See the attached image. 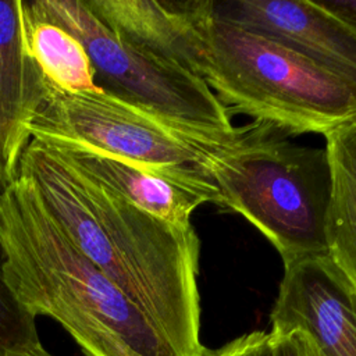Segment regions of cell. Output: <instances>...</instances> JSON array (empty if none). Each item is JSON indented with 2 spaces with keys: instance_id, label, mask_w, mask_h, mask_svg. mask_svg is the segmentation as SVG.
<instances>
[{
  "instance_id": "obj_1",
  "label": "cell",
  "mask_w": 356,
  "mask_h": 356,
  "mask_svg": "<svg viewBox=\"0 0 356 356\" xmlns=\"http://www.w3.org/2000/svg\"><path fill=\"white\" fill-rule=\"evenodd\" d=\"M76 248L147 317L178 356H202L200 241L138 209L31 139L19 160Z\"/></svg>"
},
{
  "instance_id": "obj_2",
  "label": "cell",
  "mask_w": 356,
  "mask_h": 356,
  "mask_svg": "<svg viewBox=\"0 0 356 356\" xmlns=\"http://www.w3.org/2000/svg\"><path fill=\"white\" fill-rule=\"evenodd\" d=\"M0 249L4 281L19 305L58 323L85 356H178L76 248L28 177L0 195Z\"/></svg>"
},
{
  "instance_id": "obj_3",
  "label": "cell",
  "mask_w": 356,
  "mask_h": 356,
  "mask_svg": "<svg viewBox=\"0 0 356 356\" xmlns=\"http://www.w3.org/2000/svg\"><path fill=\"white\" fill-rule=\"evenodd\" d=\"M277 131L257 121L243 125L199 168L217 188V206L254 225L284 264L327 256L331 175L325 149L293 145Z\"/></svg>"
},
{
  "instance_id": "obj_4",
  "label": "cell",
  "mask_w": 356,
  "mask_h": 356,
  "mask_svg": "<svg viewBox=\"0 0 356 356\" xmlns=\"http://www.w3.org/2000/svg\"><path fill=\"white\" fill-rule=\"evenodd\" d=\"M199 78L229 113L250 115L282 132L325 135L356 120V85L214 14L206 29Z\"/></svg>"
},
{
  "instance_id": "obj_5",
  "label": "cell",
  "mask_w": 356,
  "mask_h": 356,
  "mask_svg": "<svg viewBox=\"0 0 356 356\" xmlns=\"http://www.w3.org/2000/svg\"><path fill=\"white\" fill-rule=\"evenodd\" d=\"M28 4L36 19L56 24L81 40L103 92L192 132L227 136L236 131L228 108L200 78L122 42L85 0Z\"/></svg>"
},
{
  "instance_id": "obj_6",
  "label": "cell",
  "mask_w": 356,
  "mask_h": 356,
  "mask_svg": "<svg viewBox=\"0 0 356 356\" xmlns=\"http://www.w3.org/2000/svg\"><path fill=\"white\" fill-rule=\"evenodd\" d=\"M239 132L241 127L227 136L192 132L103 90L56 89L29 127L31 138L50 147L92 152L149 170L200 167Z\"/></svg>"
},
{
  "instance_id": "obj_7",
  "label": "cell",
  "mask_w": 356,
  "mask_h": 356,
  "mask_svg": "<svg viewBox=\"0 0 356 356\" xmlns=\"http://www.w3.org/2000/svg\"><path fill=\"white\" fill-rule=\"evenodd\" d=\"M270 332L299 331L320 356H356V289L330 256L284 264Z\"/></svg>"
},
{
  "instance_id": "obj_8",
  "label": "cell",
  "mask_w": 356,
  "mask_h": 356,
  "mask_svg": "<svg viewBox=\"0 0 356 356\" xmlns=\"http://www.w3.org/2000/svg\"><path fill=\"white\" fill-rule=\"evenodd\" d=\"M214 15L270 38L356 85V28L317 0H221Z\"/></svg>"
},
{
  "instance_id": "obj_9",
  "label": "cell",
  "mask_w": 356,
  "mask_h": 356,
  "mask_svg": "<svg viewBox=\"0 0 356 356\" xmlns=\"http://www.w3.org/2000/svg\"><path fill=\"white\" fill-rule=\"evenodd\" d=\"M122 42L199 78L211 0H85Z\"/></svg>"
},
{
  "instance_id": "obj_10",
  "label": "cell",
  "mask_w": 356,
  "mask_h": 356,
  "mask_svg": "<svg viewBox=\"0 0 356 356\" xmlns=\"http://www.w3.org/2000/svg\"><path fill=\"white\" fill-rule=\"evenodd\" d=\"M28 0H0V185L19 175L21 156L31 142L29 127L53 90L28 42Z\"/></svg>"
},
{
  "instance_id": "obj_11",
  "label": "cell",
  "mask_w": 356,
  "mask_h": 356,
  "mask_svg": "<svg viewBox=\"0 0 356 356\" xmlns=\"http://www.w3.org/2000/svg\"><path fill=\"white\" fill-rule=\"evenodd\" d=\"M60 152L96 182L174 227L191 228L200 204H217V188L199 167L149 170L92 152Z\"/></svg>"
},
{
  "instance_id": "obj_12",
  "label": "cell",
  "mask_w": 356,
  "mask_h": 356,
  "mask_svg": "<svg viewBox=\"0 0 356 356\" xmlns=\"http://www.w3.org/2000/svg\"><path fill=\"white\" fill-rule=\"evenodd\" d=\"M324 138L331 175L325 220L328 256L356 289V120Z\"/></svg>"
},
{
  "instance_id": "obj_13",
  "label": "cell",
  "mask_w": 356,
  "mask_h": 356,
  "mask_svg": "<svg viewBox=\"0 0 356 356\" xmlns=\"http://www.w3.org/2000/svg\"><path fill=\"white\" fill-rule=\"evenodd\" d=\"M28 42L38 67L53 89L68 93L102 90L95 82L96 74L86 49L64 28L36 19L31 13Z\"/></svg>"
},
{
  "instance_id": "obj_14",
  "label": "cell",
  "mask_w": 356,
  "mask_h": 356,
  "mask_svg": "<svg viewBox=\"0 0 356 356\" xmlns=\"http://www.w3.org/2000/svg\"><path fill=\"white\" fill-rule=\"evenodd\" d=\"M0 252V356H14L39 343L36 318L15 299L4 281Z\"/></svg>"
},
{
  "instance_id": "obj_15",
  "label": "cell",
  "mask_w": 356,
  "mask_h": 356,
  "mask_svg": "<svg viewBox=\"0 0 356 356\" xmlns=\"http://www.w3.org/2000/svg\"><path fill=\"white\" fill-rule=\"evenodd\" d=\"M202 356H271L270 335L266 331H253L216 350H204Z\"/></svg>"
},
{
  "instance_id": "obj_16",
  "label": "cell",
  "mask_w": 356,
  "mask_h": 356,
  "mask_svg": "<svg viewBox=\"0 0 356 356\" xmlns=\"http://www.w3.org/2000/svg\"><path fill=\"white\" fill-rule=\"evenodd\" d=\"M268 335L271 356H313L309 339L299 331Z\"/></svg>"
},
{
  "instance_id": "obj_17",
  "label": "cell",
  "mask_w": 356,
  "mask_h": 356,
  "mask_svg": "<svg viewBox=\"0 0 356 356\" xmlns=\"http://www.w3.org/2000/svg\"><path fill=\"white\" fill-rule=\"evenodd\" d=\"M320 6L356 28V0H317Z\"/></svg>"
},
{
  "instance_id": "obj_18",
  "label": "cell",
  "mask_w": 356,
  "mask_h": 356,
  "mask_svg": "<svg viewBox=\"0 0 356 356\" xmlns=\"http://www.w3.org/2000/svg\"><path fill=\"white\" fill-rule=\"evenodd\" d=\"M14 356H53V355L42 345V342H39V343L33 345L32 348H29V349H26L24 352H19V353H17Z\"/></svg>"
},
{
  "instance_id": "obj_19",
  "label": "cell",
  "mask_w": 356,
  "mask_h": 356,
  "mask_svg": "<svg viewBox=\"0 0 356 356\" xmlns=\"http://www.w3.org/2000/svg\"><path fill=\"white\" fill-rule=\"evenodd\" d=\"M305 337H306V335H305ZM309 343H310V342H309ZM310 348H312V352H313V356H320V355H318V353H317V352H316V349H314V348H313V346H312V343H310Z\"/></svg>"
},
{
  "instance_id": "obj_20",
  "label": "cell",
  "mask_w": 356,
  "mask_h": 356,
  "mask_svg": "<svg viewBox=\"0 0 356 356\" xmlns=\"http://www.w3.org/2000/svg\"><path fill=\"white\" fill-rule=\"evenodd\" d=\"M3 191H4V188H3V186H1V185H0V195H1V193H3ZM0 252H1V249H0Z\"/></svg>"
}]
</instances>
